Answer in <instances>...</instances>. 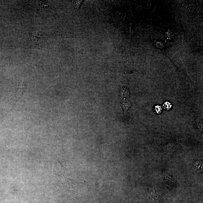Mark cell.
<instances>
[{"label":"cell","instance_id":"3957f363","mask_svg":"<svg viewBox=\"0 0 203 203\" xmlns=\"http://www.w3.org/2000/svg\"><path fill=\"white\" fill-rule=\"evenodd\" d=\"M25 89V85L24 84V80L22 82L19 84V85L17 88V91H16V97H20L22 96L23 92Z\"/></svg>","mask_w":203,"mask_h":203},{"label":"cell","instance_id":"5b68a950","mask_svg":"<svg viewBox=\"0 0 203 203\" xmlns=\"http://www.w3.org/2000/svg\"><path fill=\"white\" fill-rule=\"evenodd\" d=\"M149 197L150 198L151 200H152V201H156L157 200L159 199V196L157 194V193H155L154 192H151L149 193Z\"/></svg>","mask_w":203,"mask_h":203},{"label":"cell","instance_id":"7a4b0ae2","mask_svg":"<svg viewBox=\"0 0 203 203\" xmlns=\"http://www.w3.org/2000/svg\"><path fill=\"white\" fill-rule=\"evenodd\" d=\"M192 168L197 172H201L203 170V162L201 160H196L192 163Z\"/></svg>","mask_w":203,"mask_h":203},{"label":"cell","instance_id":"8992f818","mask_svg":"<svg viewBox=\"0 0 203 203\" xmlns=\"http://www.w3.org/2000/svg\"><path fill=\"white\" fill-rule=\"evenodd\" d=\"M83 1H74L73 2V5L75 9H78L83 3Z\"/></svg>","mask_w":203,"mask_h":203},{"label":"cell","instance_id":"277c9868","mask_svg":"<svg viewBox=\"0 0 203 203\" xmlns=\"http://www.w3.org/2000/svg\"><path fill=\"white\" fill-rule=\"evenodd\" d=\"M195 123L198 129H199L200 130H202V118L201 117L198 118L195 120Z\"/></svg>","mask_w":203,"mask_h":203},{"label":"cell","instance_id":"ba28073f","mask_svg":"<svg viewBox=\"0 0 203 203\" xmlns=\"http://www.w3.org/2000/svg\"><path fill=\"white\" fill-rule=\"evenodd\" d=\"M161 107L159 106H156L154 108V111H156V113H160L161 112Z\"/></svg>","mask_w":203,"mask_h":203},{"label":"cell","instance_id":"6da1fadb","mask_svg":"<svg viewBox=\"0 0 203 203\" xmlns=\"http://www.w3.org/2000/svg\"><path fill=\"white\" fill-rule=\"evenodd\" d=\"M121 97L122 99V107L124 110V113H127L130 108V102L129 92L127 89H122Z\"/></svg>","mask_w":203,"mask_h":203},{"label":"cell","instance_id":"52a82bcc","mask_svg":"<svg viewBox=\"0 0 203 203\" xmlns=\"http://www.w3.org/2000/svg\"><path fill=\"white\" fill-rule=\"evenodd\" d=\"M172 107L171 104L169 102H165L163 105V108L167 110H169V109L171 108Z\"/></svg>","mask_w":203,"mask_h":203}]
</instances>
